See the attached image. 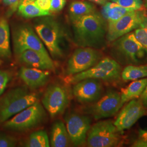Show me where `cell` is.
I'll return each mask as SVG.
<instances>
[{"mask_svg":"<svg viewBox=\"0 0 147 147\" xmlns=\"http://www.w3.org/2000/svg\"><path fill=\"white\" fill-rule=\"evenodd\" d=\"M74 41L80 47L99 49L105 45L107 25L100 14L93 13L71 21Z\"/></svg>","mask_w":147,"mask_h":147,"instance_id":"1","label":"cell"},{"mask_svg":"<svg viewBox=\"0 0 147 147\" xmlns=\"http://www.w3.org/2000/svg\"><path fill=\"white\" fill-rule=\"evenodd\" d=\"M112 57L121 66L147 64V49L130 32L113 42Z\"/></svg>","mask_w":147,"mask_h":147,"instance_id":"2","label":"cell"},{"mask_svg":"<svg viewBox=\"0 0 147 147\" xmlns=\"http://www.w3.org/2000/svg\"><path fill=\"white\" fill-rule=\"evenodd\" d=\"M34 28L51 57L54 59L62 58L64 33L58 21L51 17L44 16L35 21Z\"/></svg>","mask_w":147,"mask_h":147,"instance_id":"3","label":"cell"},{"mask_svg":"<svg viewBox=\"0 0 147 147\" xmlns=\"http://www.w3.org/2000/svg\"><path fill=\"white\" fill-rule=\"evenodd\" d=\"M36 93L23 87L11 89L0 99V123H3L38 101Z\"/></svg>","mask_w":147,"mask_h":147,"instance_id":"4","label":"cell"},{"mask_svg":"<svg viewBox=\"0 0 147 147\" xmlns=\"http://www.w3.org/2000/svg\"><path fill=\"white\" fill-rule=\"evenodd\" d=\"M122 66L110 57L101 58L92 68L84 72L68 76L65 81L69 84H75L81 80L94 79L106 82H117L121 80Z\"/></svg>","mask_w":147,"mask_h":147,"instance_id":"5","label":"cell"},{"mask_svg":"<svg viewBox=\"0 0 147 147\" xmlns=\"http://www.w3.org/2000/svg\"><path fill=\"white\" fill-rule=\"evenodd\" d=\"M47 113L38 101L5 121V129L16 131H26L41 125L45 121Z\"/></svg>","mask_w":147,"mask_h":147,"instance_id":"6","label":"cell"},{"mask_svg":"<svg viewBox=\"0 0 147 147\" xmlns=\"http://www.w3.org/2000/svg\"><path fill=\"white\" fill-rule=\"evenodd\" d=\"M121 141V134L111 120L100 121L91 126L86 143L89 147H117Z\"/></svg>","mask_w":147,"mask_h":147,"instance_id":"7","label":"cell"},{"mask_svg":"<svg viewBox=\"0 0 147 147\" xmlns=\"http://www.w3.org/2000/svg\"><path fill=\"white\" fill-rule=\"evenodd\" d=\"M14 53L16 57L27 50H32L50 55L37 33L27 24H21L13 31Z\"/></svg>","mask_w":147,"mask_h":147,"instance_id":"8","label":"cell"},{"mask_svg":"<svg viewBox=\"0 0 147 147\" xmlns=\"http://www.w3.org/2000/svg\"><path fill=\"white\" fill-rule=\"evenodd\" d=\"M70 99V92L66 86L53 84L47 87L42 96V102L49 115L55 118L65 110Z\"/></svg>","mask_w":147,"mask_h":147,"instance_id":"9","label":"cell"},{"mask_svg":"<svg viewBox=\"0 0 147 147\" xmlns=\"http://www.w3.org/2000/svg\"><path fill=\"white\" fill-rule=\"evenodd\" d=\"M102 57L96 49L80 47L76 49L67 62L65 73L67 76L84 72L93 67Z\"/></svg>","mask_w":147,"mask_h":147,"instance_id":"10","label":"cell"},{"mask_svg":"<svg viewBox=\"0 0 147 147\" xmlns=\"http://www.w3.org/2000/svg\"><path fill=\"white\" fill-rule=\"evenodd\" d=\"M147 16L141 9L130 11L113 24L107 25L106 40L113 42L141 25Z\"/></svg>","mask_w":147,"mask_h":147,"instance_id":"11","label":"cell"},{"mask_svg":"<svg viewBox=\"0 0 147 147\" xmlns=\"http://www.w3.org/2000/svg\"><path fill=\"white\" fill-rule=\"evenodd\" d=\"M121 108V94L114 89H109L86 112L95 119L99 120L115 116Z\"/></svg>","mask_w":147,"mask_h":147,"instance_id":"12","label":"cell"},{"mask_svg":"<svg viewBox=\"0 0 147 147\" xmlns=\"http://www.w3.org/2000/svg\"><path fill=\"white\" fill-rule=\"evenodd\" d=\"M65 121L70 142L75 147L84 145L91 127L90 118L88 116L71 112L65 116Z\"/></svg>","mask_w":147,"mask_h":147,"instance_id":"13","label":"cell"},{"mask_svg":"<svg viewBox=\"0 0 147 147\" xmlns=\"http://www.w3.org/2000/svg\"><path fill=\"white\" fill-rule=\"evenodd\" d=\"M126 103L114 121V124L121 134L130 129L140 118L147 114V109L138 98Z\"/></svg>","mask_w":147,"mask_h":147,"instance_id":"14","label":"cell"},{"mask_svg":"<svg viewBox=\"0 0 147 147\" xmlns=\"http://www.w3.org/2000/svg\"><path fill=\"white\" fill-rule=\"evenodd\" d=\"M102 81L94 79H86L75 83L73 94L76 100L82 104H93L103 95Z\"/></svg>","mask_w":147,"mask_h":147,"instance_id":"15","label":"cell"},{"mask_svg":"<svg viewBox=\"0 0 147 147\" xmlns=\"http://www.w3.org/2000/svg\"><path fill=\"white\" fill-rule=\"evenodd\" d=\"M20 63L28 67L46 70H54L55 65L50 55L32 50H27L18 57Z\"/></svg>","mask_w":147,"mask_h":147,"instance_id":"16","label":"cell"},{"mask_svg":"<svg viewBox=\"0 0 147 147\" xmlns=\"http://www.w3.org/2000/svg\"><path fill=\"white\" fill-rule=\"evenodd\" d=\"M49 70L28 67H22L19 70V76L27 86L31 89H38L44 86L50 78Z\"/></svg>","mask_w":147,"mask_h":147,"instance_id":"17","label":"cell"},{"mask_svg":"<svg viewBox=\"0 0 147 147\" xmlns=\"http://www.w3.org/2000/svg\"><path fill=\"white\" fill-rule=\"evenodd\" d=\"M70 143L65 125L62 121H56L53 124L50 136V146L68 147Z\"/></svg>","mask_w":147,"mask_h":147,"instance_id":"18","label":"cell"},{"mask_svg":"<svg viewBox=\"0 0 147 147\" xmlns=\"http://www.w3.org/2000/svg\"><path fill=\"white\" fill-rule=\"evenodd\" d=\"M147 85V78L133 81L126 88L121 90V107L130 100L138 99L142 94Z\"/></svg>","mask_w":147,"mask_h":147,"instance_id":"19","label":"cell"},{"mask_svg":"<svg viewBox=\"0 0 147 147\" xmlns=\"http://www.w3.org/2000/svg\"><path fill=\"white\" fill-rule=\"evenodd\" d=\"M10 30L7 20L0 16V61L11 58Z\"/></svg>","mask_w":147,"mask_h":147,"instance_id":"20","label":"cell"},{"mask_svg":"<svg viewBox=\"0 0 147 147\" xmlns=\"http://www.w3.org/2000/svg\"><path fill=\"white\" fill-rule=\"evenodd\" d=\"M113 2H107L102 8V16L107 22V25L114 23L130 11Z\"/></svg>","mask_w":147,"mask_h":147,"instance_id":"21","label":"cell"},{"mask_svg":"<svg viewBox=\"0 0 147 147\" xmlns=\"http://www.w3.org/2000/svg\"><path fill=\"white\" fill-rule=\"evenodd\" d=\"M69 11L71 21H73L83 16L94 13L95 7L88 2L76 1L70 4Z\"/></svg>","mask_w":147,"mask_h":147,"instance_id":"22","label":"cell"},{"mask_svg":"<svg viewBox=\"0 0 147 147\" xmlns=\"http://www.w3.org/2000/svg\"><path fill=\"white\" fill-rule=\"evenodd\" d=\"M147 78V64L129 65L122 69L121 79L124 81H135Z\"/></svg>","mask_w":147,"mask_h":147,"instance_id":"23","label":"cell"},{"mask_svg":"<svg viewBox=\"0 0 147 147\" xmlns=\"http://www.w3.org/2000/svg\"><path fill=\"white\" fill-rule=\"evenodd\" d=\"M18 13L25 18L42 17L51 15L50 11L42 10L34 3V2H20L18 8Z\"/></svg>","mask_w":147,"mask_h":147,"instance_id":"24","label":"cell"},{"mask_svg":"<svg viewBox=\"0 0 147 147\" xmlns=\"http://www.w3.org/2000/svg\"><path fill=\"white\" fill-rule=\"evenodd\" d=\"M24 146L26 147H49L50 140L47 132L44 130H38L30 135Z\"/></svg>","mask_w":147,"mask_h":147,"instance_id":"25","label":"cell"},{"mask_svg":"<svg viewBox=\"0 0 147 147\" xmlns=\"http://www.w3.org/2000/svg\"><path fill=\"white\" fill-rule=\"evenodd\" d=\"M121 7L133 11L141 9L143 6L142 0H111Z\"/></svg>","mask_w":147,"mask_h":147,"instance_id":"26","label":"cell"},{"mask_svg":"<svg viewBox=\"0 0 147 147\" xmlns=\"http://www.w3.org/2000/svg\"><path fill=\"white\" fill-rule=\"evenodd\" d=\"M134 33L138 42L147 49V28L144 21L140 27L135 30Z\"/></svg>","mask_w":147,"mask_h":147,"instance_id":"27","label":"cell"},{"mask_svg":"<svg viewBox=\"0 0 147 147\" xmlns=\"http://www.w3.org/2000/svg\"><path fill=\"white\" fill-rule=\"evenodd\" d=\"M17 143L16 138L4 134H0V147H15Z\"/></svg>","mask_w":147,"mask_h":147,"instance_id":"28","label":"cell"},{"mask_svg":"<svg viewBox=\"0 0 147 147\" xmlns=\"http://www.w3.org/2000/svg\"><path fill=\"white\" fill-rule=\"evenodd\" d=\"M11 79V75L6 71L0 70V96L2 94Z\"/></svg>","mask_w":147,"mask_h":147,"instance_id":"29","label":"cell"},{"mask_svg":"<svg viewBox=\"0 0 147 147\" xmlns=\"http://www.w3.org/2000/svg\"><path fill=\"white\" fill-rule=\"evenodd\" d=\"M4 5L8 7V15L11 16L14 12L18 10L20 0H3Z\"/></svg>","mask_w":147,"mask_h":147,"instance_id":"30","label":"cell"},{"mask_svg":"<svg viewBox=\"0 0 147 147\" xmlns=\"http://www.w3.org/2000/svg\"><path fill=\"white\" fill-rule=\"evenodd\" d=\"M66 3V0H50V11L53 12L61 11Z\"/></svg>","mask_w":147,"mask_h":147,"instance_id":"31","label":"cell"},{"mask_svg":"<svg viewBox=\"0 0 147 147\" xmlns=\"http://www.w3.org/2000/svg\"><path fill=\"white\" fill-rule=\"evenodd\" d=\"M34 3L42 10L48 11H50V0H36Z\"/></svg>","mask_w":147,"mask_h":147,"instance_id":"32","label":"cell"},{"mask_svg":"<svg viewBox=\"0 0 147 147\" xmlns=\"http://www.w3.org/2000/svg\"><path fill=\"white\" fill-rule=\"evenodd\" d=\"M139 99L142 102V105L147 110V85L144 90H143L142 94L139 98Z\"/></svg>","mask_w":147,"mask_h":147,"instance_id":"33","label":"cell"},{"mask_svg":"<svg viewBox=\"0 0 147 147\" xmlns=\"http://www.w3.org/2000/svg\"><path fill=\"white\" fill-rule=\"evenodd\" d=\"M132 147H147V141L138 138L132 144Z\"/></svg>","mask_w":147,"mask_h":147,"instance_id":"34","label":"cell"},{"mask_svg":"<svg viewBox=\"0 0 147 147\" xmlns=\"http://www.w3.org/2000/svg\"><path fill=\"white\" fill-rule=\"evenodd\" d=\"M138 138L147 141V130L140 129L138 131Z\"/></svg>","mask_w":147,"mask_h":147,"instance_id":"35","label":"cell"},{"mask_svg":"<svg viewBox=\"0 0 147 147\" xmlns=\"http://www.w3.org/2000/svg\"><path fill=\"white\" fill-rule=\"evenodd\" d=\"M89 1H92L95 3H97V4H99V5H104L105 3L107 2V0H89Z\"/></svg>","mask_w":147,"mask_h":147,"instance_id":"36","label":"cell"},{"mask_svg":"<svg viewBox=\"0 0 147 147\" xmlns=\"http://www.w3.org/2000/svg\"><path fill=\"white\" fill-rule=\"evenodd\" d=\"M36 0H20V3L22 2H34Z\"/></svg>","mask_w":147,"mask_h":147,"instance_id":"37","label":"cell"},{"mask_svg":"<svg viewBox=\"0 0 147 147\" xmlns=\"http://www.w3.org/2000/svg\"><path fill=\"white\" fill-rule=\"evenodd\" d=\"M143 2L144 7L147 9V0H143Z\"/></svg>","mask_w":147,"mask_h":147,"instance_id":"38","label":"cell"},{"mask_svg":"<svg viewBox=\"0 0 147 147\" xmlns=\"http://www.w3.org/2000/svg\"><path fill=\"white\" fill-rule=\"evenodd\" d=\"M144 24H145V25L146 26L147 28V16L146 18V19H144Z\"/></svg>","mask_w":147,"mask_h":147,"instance_id":"39","label":"cell"}]
</instances>
